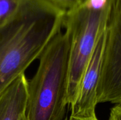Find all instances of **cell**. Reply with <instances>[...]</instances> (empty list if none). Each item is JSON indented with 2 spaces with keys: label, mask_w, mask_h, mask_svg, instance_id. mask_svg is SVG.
I'll list each match as a JSON object with an SVG mask.
<instances>
[{
  "label": "cell",
  "mask_w": 121,
  "mask_h": 120,
  "mask_svg": "<svg viewBox=\"0 0 121 120\" xmlns=\"http://www.w3.org/2000/svg\"><path fill=\"white\" fill-rule=\"evenodd\" d=\"M69 120H99L96 117L91 118H76V117H69Z\"/></svg>",
  "instance_id": "cell-10"
},
{
  "label": "cell",
  "mask_w": 121,
  "mask_h": 120,
  "mask_svg": "<svg viewBox=\"0 0 121 120\" xmlns=\"http://www.w3.org/2000/svg\"><path fill=\"white\" fill-rule=\"evenodd\" d=\"M21 0H0V25L17 9Z\"/></svg>",
  "instance_id": "cell-7"
},
{
  "label": "cell",
  "mask_w": 121,
  "mask_h": 120,
  "mask_svg": "<svg viewBox=\"0 0 121 120\" xmlns=\"http://www.w3.org/2000/svg\"><path fill=\"white\" fill-rule=\"evenodd\" d=\"M66 11L45 0H21L0 25V94L37 59L63 28Z\"/></svg>",
  "instance_id": "cell-1"
},
{
  "label": "cell",
  "mask_w": 121,
  "mask_h": 120,
  "mask_svg": "<svg viewBox=\"0 0 121 120\" xmlns=\"http://www.w3.org/2000/svg\"><path fill=\"white\" fill-rule=\"evenodd\" d=\"M84 1V0H82V1Z\"/></svg>",
  "instance_id": "cell-12"
},
{
  "label": "cell",
  "mask_w": 121,
  "mask_h": 120,
  "mask_svg": "<svg viewBox=\"0 0 121 120\" xmlns=\"http://www.w3.org/2000/svg\"><path fill=\"white\" fill-rule=\"evenodd\" d=\"M107 4L101 10H93L82 3L66 12L63 28L69 37L67 101L73 104L86 64L107 21Z\"/></svg>",
  "instance_id": "cell-3"
},
{
  "label": "cell",
  "mask_w": 121,
  "mask_h": 120,
  "mask_svg": "<svg viewBox=\"0 0 121 120\" xmlns=\"http://www.w3.org/2000/svg\"><path fill=\"white\" fill-rule=\"evenodd\" d=\"M106 38L97 104L121 105V0H108Z\"/></svg>",
  "instance_id": "cell-4"
},
{
  "label": "cell",
  "mask_w": 121,
  "mask_h": 120,
  "mask_svg": "<svg viewBox=\"0 0 121 120\" xmlns=\"http://www.w3.org/2000/svg\"><path fill=\"white\" fill-rule=\"evenodd\" d=\"M28 120V118H27V116H26V113L23 115L21 117V120Z\"/></svg>",
  "instance_id": "cell-11"
},
{
  "label": "cell",
  "mask_w": 121,
  "mask_h": 120,
  "mask_svg": "<svg viewBox=\"0 0 121 120\" xmlns=\"http://www.w3.org/2000/svg\"><path fill=\"white\" fill-rule=\"evenodd\" d=\"M106 38V24L100 34L93 53L83 74L76 98L69 109V117H96V91L101 76Z\"/></svg>",
  "instance_id": "cell-5"
},
{
  "label": "cell",
  "mask_w": 121,
  "mask_h": 120,
  "mask_svg": "<svg viewBox=\"0 0 121 120\" xmlns=\"http://www.w3.org/2000/svg\"><path fill=\"white\" fill-rule=\"evenodd\" d=\"M69 37L62 28L39 57V64L28 83V120H67Z\"/></svg>",
  "instance_id": "cell-2"
},
{
  "label": "cell",
  "mask_w": 121,
  "mask_h": 120,
  "mask_svg": "<svg viewBox=\"0 0 121 120\" xmlns=\"http://www.w3.org/2000/svg\"><path fill=\"white\" fill-rule=\"evenodd\" d=\"M28 83L23 74L0 94V120H20L26 113Z\"/></svg>",
  "instance_id": "cell-6"
},
{
  "label": "cell",
  "mask_w": 121,
  "mask_h": 120,
  "mask_svg": "<svg viewBox=\"0 0 121 120\" xmlns=\"http://www.w3.org/2000/svg\"><path fill=\"white\" fill-rule=\"evenodd\" d=\"M55 6L61 8L65 11H70L73 8L80 6L83 1L82 0H45Z\"/></svg>",
  "instance_id": "cell-8"
},
{
  "label": "cell",
  "mask_w": 121,
  "mask_h": 120,
  "mask_svg": "<svg viewBox=\"0 0 121 120\" xmlns=\"http://www.w3.org/2000/svg\"><path fill=\"white\" fill-rule=\"evenodd\" d=\"M108 120H121V105H117L111 110Z\"/></svg>",
  "instance_id": "cell-9"
}]
</instances>
